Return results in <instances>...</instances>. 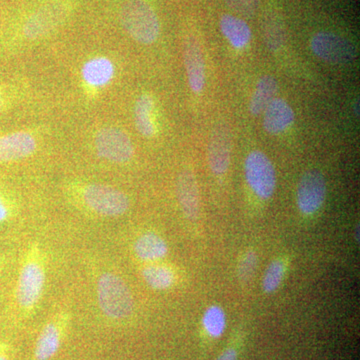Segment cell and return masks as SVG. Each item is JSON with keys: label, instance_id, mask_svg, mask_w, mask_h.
Masks as SVG:
<instances>
[{"label": "cell", "instance_id": "obj_29", "mask_svg": "<svg viewBox=\"0 0 360 360\" xmlns=\"http://www.w3.org/2000/svg\"><path fill=\"white\" fill-rule=\"evenodd\" d=\"M217 360H238V352L233 348L224 350Z\"/></svg>", "mask_w": 360, "mask_h": 360}, {"label": "cell", "instance_id": "obj_20", "mask_svg": "<svg viewBox=\"0 0 360 360\" xmlns=\"http://www.w3.org/2000/svg\"><path fill=\"white\" fill-rule=\"evenodd\" d=\"M61 333L56 322H49L40 333L35 347L37 360H49L56 355L60 347Z\"/></svg>", "mask_w": 360, "mask_h": 360}, {"label": "cell", "instance_id": "obj_23", "mask_svg": "<svg viewBox=\"0 0 360 360\" xmlns=\"http://www.w3.org/2000/svg\"><path fill=\"white\" fill-rule=\"evenodd\" d=\"M264 40L271 51L281 49L285 41V30L283 21L277 16H269L264 23Z\"/></svg>", "mask_w": 360, "mask_h": 360}, {"label": "cell", "instance_id": "obj_12", "mask_svg": "<svg viewBox=\"0 0 360 360\" xmlns=\"http://www.w3.org/2000/svg\"><path fill=\"white\" fill-rule=\"evenodd\" d=\"M176 195L181 212L191 221L200 215V195L198 179L193 170L184 168L177 175Z\"/></svg>", "mask_w": 360, "mask_h": 360}, {"label": "cell", "instance_id": "obj_18", "mask_svg": "<svg viewBox=\"0 0 360 360\" xmlns=\"http://www.w3.org/2000/svg\"><path fill=\"white\" fill-rule=\"evenodd\" d=\"M155 106V99L149 94H141L135 101V127L137 131L146 139H151L156 134Z\"/></svg>", "mask_w": 360, "mask_h": 360}, {"label": "cell", "instance_id": "obj_3", "mask_svg": "<svg viewBox=\"0 0 360 360\" xmlns=\"http://www.w3.org/2000/svg\"><path fill=\"white\" fill-rule=\"evenodd\" d=\"M73 11L75 0H47L23 21L21 35L28 40L42 39L65 25Z\"/></svg>", "mask_w": 360, "mask_h": 360}, {"label": "cell", "instance_id": "obj_14", "mask_svg": "<svg viewBox=\"0 0 360 360\" xmlns=\"http://www.w3.org/2000/svg\"><path fill=\"white\" fill-rule=\"evenodd\" d=\"M264 127L269 134H283L295 120V111L283 98L276 97L264 111Z\"/></svg>", "mask_w": 360, "mask_h": 360}, {"label": "cell", "instance_id": "obj_26", "mask_svg": "<svg viewBox=\"0 0 360 360\" xmlns=\"http://www.w3.org/2000/svg\"><path fill=\"white\" fill-rule=\"evenodd\" d=\"M224 1L232 11L245 18L255 15L259 7V0H224Z\"/></svg>", "mask_w": 360, "mask_h": 360}, {"label": "cell", "instance_id": "obj_24", "mask_svg": "<svg viewBox=\"0 0 360 360\" xmlns=\"http://www.w3.org/2000/svg\"><path fill=\"white\" fill-rule=\"evenodd\" d=\"M284 272H285V265L281 260H274L269 264L265 271L264 283H262L265 292H274L279 288L283 283Z\"/></svg>", "mask_w": 360, "mask_h": 360}, {"label": "cell", "instance_id": "obj_19", "mask_svg": "<svg viewBox=\"0 0 360 360\" xmlns=\"http://www.w3.org/2000/svg\"><path fill=\"white\" fill-rule=\"evenodd\" d=\"M278 91V82L272 75H264L258 80L257 87L253 91L250 103V110L252 115L264 113L265 108L276 97Z\"/></svg>", "mask_w": 360, "mask_h": 360}, {"label": "cell", "instance_id": "obj_11", "mask_svg": "<svg viewBox=\"0 0 360 360\" xmlns=\"http://www.w3.org/2000/svg\"><path fill=\"white\" fill-rule=\"evenodd\" d=\"M184 60L191 91L195 94H201L206 84L205 61L200 41L193 35L184 39Z\"/></svg>", "mask_w": 360, "mask_h": 360}, {"label": "cell", "instance_id": "obj_6", "mask_svg": "<svg viewBox=\"0 0 360 360\" xmlns=\"http://www.w3.org/2000/svg\"><path fill=\"white\" fill-rule=\"evenodd\" d=\"M246 181L258 198L269 200L276 188V172L269 156L260 150L251 151L245 162Z\"/></svg>", "mask_w": 360, "mask_h": 360}, {"label": "cell", "instance_id": "obj_22", "mask_svg": "<svg viewBox=\"0 0 360 360\" xmlns=\"http://www.w3.org/2000/svg\"><path fill=\"white\" fill-rule=\"evenodd\" d=\"M203 328L212 338H219L226 328V315L219 305H212L203 315Z\"/></svg>", "mask_w": 360, "mask_h": 360}, {"label": "cell", "instance_id": "obj_16", "mask_svg": "<svg viewBox=\"0 0 360 360\" xmlns=\"http://www.w3.org/2000/svg\"><path fill=\"white\" fill-rule=\"evenodd\" d=\"M134 250L135 255L146 262H155L163 259L168 253L167 241L155 232H146L136 239Z\"/></svg>", "mask_w": 360, "mask_h": 360}, {"label": "cell", "instance_id": "obj_31", "mask_svg": "<svg viewBox=\"0 0 360 360\" xmlns=\"http://www.w3.org/2000/svg\"><path fill=\"white\" fill-rule=\"evenodd\" d=\"M0 360H8L4 352H0Z\"/></svg>", "mask_w": 360, "mask_h": 360}, {"label": "cell", "instance_id": "obj_1", "mask_svg": "<svg viewBox=\"0 0 360 360\" xmlns=\"http://www.w3.org/2000/svg\"><path fill=\"white\" fill-rule=\"evenodd\" d=\"M118 18L125 32L139 44L150 45L160 37V18L146 0H123Z\"/></svg>", "mask_w": 360, "mask_h": 360}, {"label": "cell", "instance_id": "obj_15", "mask_svg": "<svg viewBox=\"0 0 360 360\" xmlns=\"http://www.w3.org/2000/svg\"><path fill=\"white\" fill-rule=\"evenodd\" d=\"M82 78L91 87H103L115 77V68L112 61L104 56L89 59L82 66Z\"/></svg>", "mask_w": 360, "mask_h": 360}, {"label": "cell", "instance_id": "obj_5", "mask_svg": "<svg viewBox=\"0 0 360 360\" xmlns=\"http://www.w3.org/2000/svg\"><path fill=\"white\" fill-rule=\"evenodd\" d=\"M80 194L84 205L101 217H122L129 210V196L115 187L89 184L82 187Z\"/></svg>", "mask_w": 360, "mask_h": 360}, {"label": "cell", "instance_id": "obj_27", "mask_svg": "<svg viewBox=\"0 0 360 360\" xmlns=\"http://www.w3.org/2000/svg\"><path fill=\"white\" fill-rule=\"evenodd\" d=\"M9 103H11V94L8 89L4 85H0V115L6 110Z\"/></svg>", "mask_w": 360, "mask_h": 360}, {"label": "cell", "instance_id": "obj_28", "mask_svg": "<svg viewBox=\"0 0 360 360\" xmlns=\"http://www.w3.org/2000/svg\"><path fill=\"white\" fill-rule=\"evenodd\" d=\"M9 217V208L8 205L4 200L1 195H0V222L6 221Z\"/></svg>", "mask_w": 360, "mask_h": 360}, {"label": "cell", "instance_id": "obj_7", "mask_svg": "<svg viewBox=\"0 0 360 360\" xmlns=\"http://www.w3.org/2000/svg\"><path fill=\"white\" fill-rule=\"evenodd\" d=\"M94 148L99 158L120 165L129 162L134 156V142L118 127L99 129L94 136Z\"/></svg>", "mask_w": 360, "mask_h": 360}, {"label": "cell", "instance_id": "obj_21", "mask_svg": "<svg viewBox=\"0 0 360 360\" xmlns=\"http://www.w3.org/2000/svg\"><path fill=\"white\" fill-rule=\"evenodd\" d=\"M141 274L146 283L156 290H169L176 281L174 271L169 266L153 262L142 269Z\"/></svg>", "mask_w": 360, "mask_h": 360}, {"label": "cell", "instance_id": "obj_32", "mask_svg": "<svg viewBox=\"0 0 360 360\" xmlns=\"http://www.w3.org/2000/svg\"><path fill=\"white\" fill-rule=\"evenodd\" d=\"M357 236H356V240L359 241V225L357 224Z\"/></svg>", "mask_w": 360, "mask_h": 360}, {"label": "cell", "instance_id": "obj_8", "mask_svg": "<svg viewBox=\"0 0 360 360\" xmlns=\"http://www.w3.org/2000/svg\"><path fill=\"white\" fill-rule=\"evenodd\" d=\"M310 49L315 56L333 65H345L356 56L354 45L333 32H321L314 34L310 41Z\"/></svg>", "mask_w": 360, "mask_h": 360}, {"label": "cell", "instance_id": "obj_30", "mask_svg": "<svg viewBox=\"0 0 360 360\" xmlns=\"http://www.w3.org/2000/svg\"><path fill=\"white\" fill-rule=\"evenodd\" d=\"M354 112H355V115H356L357 116H359V101H357V103H355Z\"/></svg>", "mask_w": 360, "mask_h": 360}, {"label": "cell", "instance_id": "obj_17", "mask_svg": "<svg viewBox=\"0 0 360 360\" xmlns=\"http://www.w3.org/2000/svg\"><path fill=\"white\" fill-rule=\"evenodd\" d=\"M219 25L222 34L234 49H243L250 44L252 34L250 25L243 18L224 14L220 18Z\"/></svg>", "mask_w": 360, "mask_h": 360}, {"label": "cell", "instance_id": "obj_13", "mask_svg": "<svg viewBox=\"0 0 360 360\" xmlns=\"http://www.w3.org/2000/svg\"><path fill=\"white\" fill-rule=\"evenodd\" d=\"M37 141L27 131L0 135V163L25 160L37 151Z\"/></svg>", "mask_w": 360, "mask_h": 360}, {"label": "cell", "instance_id": "obj_10", "mask_svg": "<svg viewBox=\"0 0 360 360\" xmlns=\"http://www.w3.org/2000/svg\"><path fill=\"white\" fill-rule=\"evenodd\" d=\"M232 135L225 123L213 127L207 148V161L213 174L224 175L231 167Z\"/></svg>", "mask_w": 360, "mask_h": 360}, {"label": "cell", "instance_id": "obj_4", "mask_svg": "<svg viewBox=\"0 0 360 360\" xmlns=\"http://www.w3.org/2000/svg\"><path fill=\"white\" fill-rule=\"evenodd\" d=\"M45 285V267L41 253L37 245L27 251L21 267L16 288V300L18 305L30 311L37 307Z\"/></svg>", "mask_w": 360, "mask_h": 360}, {"label": "cell", "instance_id": "obj_2", "mask_svg": "<svg viewBox=\"0 0 360 360\" xmlns=\"http://www.w3.org/2000/svg\"><path fill=\"white\" fill-rule=\"evenodd\" d=\"M96 291L99 309L108 319L122 321L134 314V296L129 285L117 274H101L97 279Z\"/></svg>", "mask_w": 360, "mask_h": 360}, {"label": "cell", "instance_id": "obj_25", "mask_svg": "<svg viewBox=\"0 0 360 360\" xmlns=\"http://www.w3.org/2000/svg\"><path fill=\"white\" fill-rule=\"evenodd\" d=\"M257 266V255L255 251H246L241 257L238 265V276L243 283H248L253 276Z\"/></svg>", "mask_w": 360, "mask_h": 360}, {"label": "cell", "instance_id": "obj_9", "mask_svg": "<svg viewBox=\"0 0 360 360\" xmlns=\"http://www.w3.org/2000/svg\"><path fill=\"white\" fill-rule=\"evenodd\" d=\"M326 198V182L319 170L310 169L303 174L297 186V206L305 215L314 214L323 205Z\"/></svg>", "mask_w": 360, "mask_h": 360}]
</instances>
